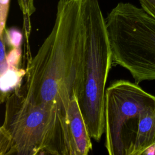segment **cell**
<instances>
[{"instance_id": "cell-1", "label": "cell", "mask_w": 155, "mask_h": 155, "mask_svg": "<svg viewBox=\"0 0 155 155\" xmlns=\"http://www.w3.org/2000/svg\"><path fill=\"white\" fill-rule=\"evenodd\" d=\"M88 0H59L54 25L27 64L18 87L31 102L56 104L68 113L80 93L86 41Z\"/></svg>"}, {"instance_id": "cell-2", "label": "cell", "mask_w": 155, "mask_h": 155, "mask_svg": "<svg viewBox=\"0 0 155 155\" xmlns=\"http://www.w3.org/2000/svg\"><path fill=\"white\" fill-rule=\"evenodd\" d=\"M5 103L0 155H77L69 114L62 108L31 102L18 87Z\"/></svg>"}, {"instance_id": "cell-3", "label": "cell", "mask_w": 155, "mask_h": 155, "mask_svg": "<svg viewBox=\"0 0 155 155\" xmlns=\"http://www.w3.org/2000/svg\"><path fill=\"white\" fill-rule=\"evenodd\" d=\"M105 21L113 63L137 84L155 80V18L142 7L119 2Z\"/></svg>"}, {"instance_id": "cell-4", "label": "cell", "mask_w": 155, "mask_h": 155, "mask_svg": "<svg viewBox=\"0 0 155 155\" xmlns=\"http://www.w3.org/2000/svg\"><path fill=\"white\" fill-rule=\"evenodd\" d=\"M113 64L105 21L98 0H88L83 80L78 96L89 134L99 142L105 131V85Z\"/></svg>"}, {"instance_id": "cell-5", "label": "cell", "mask_w": 155, "mask_h": 155, "mask_svg": "<svg viewBox=\"0 0 155 155\" xmlns=\"http://www.w3.org/2000/svg\"><path fill=\"white\" fill-rule=\"evenodd\" d=\"M155 105V96L128 80L105 90V147L110 155H131L142 113Z\"/></svg>"}, {"instance_id": "cell-6", "label": "cell", "mask_w": 155, "mask_h": 155, "mask_svg": "<svg viewBox=\"0 0 155 155\" xmlns=\"http://www.w3.org/2000/svg\"><path fill=\"white\" fill-rule=\"evenodd\" d=\"M68 114L71 133L76 148L77 155H87L92 150L91 137L76 94L70 100Z\"/></svg>"}, {"instance_id": "cell-7", "label": "cell", "mask_w": 155, "mask_h": 155, "mask_svg": "<svg viewBox=\"0 0 155 155\" xmlns=\"http://www.w3.org/2000/svg\"><path fill=\"white\" fill-rule=\"evenodd\" d=\"M155 146V105L140 115L131 155L144 154Z\"/></svg>"}, {"instance_id": "cell-8", "label": "cell", "mask_w": 155, "mask_h": 155, "mask_svg": "<svg viewBox=\"0 0 155 155\" xmlns=\"http://www.w3.org/2000/svg\"><path fill=\"white\" fill-rule=\"evenodd\" d=\"M25 74V69L8 68L0 77L1 102H5L7 96L17 87L21 85V82Z\"/></svg>"}, {"instance_id": "cell-9", "label": "cell", "mask_w": 155, "mask_h": 155, "mask_svg": "<svg viewBox=\"0 0 155 155\" xmlns=\"http://www.w3.org/2000/svg\"><path fill=\"white\" fill-rule=\"evenodd\" d=\"M18 3L23 15V28L24 35L28 44V38L31 32V16L35 13L36 9L34 0H18Z\"/></svg>"}, {"instance_id": "cell-10", "label": "cell", "mask_w": 155, "mask_h": 155, "mask_svg": "<svg viewBox=\"0 0 155 155\" xmlns=\"http://www.w3.org/2000/svg\"><path fill=\"white\" fill-rule=\"evenodd\" d=\"M1 36H4L5 41H7L12 48H19L22 39V35L17 28H5L3 35Z\"/></svg>"}, {"instance_id": "cell-11", "label": "cell", "mask_w": 155, "mask_h": 155, "mask_svg": "<svg viewBox=\"0 0 155 155\" xmlns=\"http://www.w3.org/2000/svg\"><path fill=\"white\" fill-rule=\"evenodd\" d=\"M10 0H0V36L5 30Z\"/></svg>"}, {"instance_id": "cell-12", "label": "cell", "mask_w": 155, "mask_h": 155, "mask_svg": "<svg viewBox=\"0 0 155 155\" xmlns=\"http://www.w3.org/2000/svg\"><path fill=\"white\" fill-rule=\"evenodd\" d=\"M21 57L20 48H12L11 51L7 54V61L8 68H19V61Z\"/></svg>"}, {"instance_id": "cell-13", "label": "cell", "mask_w": 155, "mask_h": 155, "mask_svg": "<svg viewBox=\"0 0 155 155\" xmlns=\"http://www.w3.org/2000/svg\"><path fill=\"white\" fill-rule=\"evenodd\" d=\"M141 7L155 18V0H139Z\"/></svg>"}]
</instances>
